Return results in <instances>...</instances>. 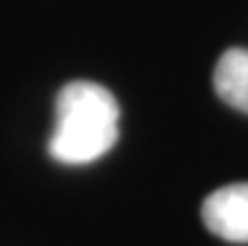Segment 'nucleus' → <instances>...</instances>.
<instances>
[{"label":"nucleus","instance_id":"nucleus-3","mask_svg":"<svg viewBox=\"0 0 248 246\" xmlns=\"http://www.w3.org/2000/svg\"><path fill=\"white\" fill-rule=\"evenodd\" d=\"M213 88L223 103L248 113V48H228L218 58Z\"/></svg>","mask_w":248,"mask_h":246},{"label":"nucleus","instance_id":"nucleus-2","mask_svg":"<svg viewBox=\"0 0 248 246\" xmlns=\"http://www.w3.org/2000/svg\"><path fill=\"white\" fill-rule=\"evenodd\" d=\"M201 219L218 239L248 244V181L216 189L203 201Z\"/></svg>","mask_w":248,"mask_h":246},{"label":"nucleus","instance_id":"nucleus-1","mask_svg":"<svg viewBox=\"0 0 248 246\" xmlns=\"http://www.w3.org/2000/svg\"><path fill=\"white\" fill-rule=\"evenodd\" d=\"M121 108L113 93L93 81H73L58 91L48 138L53 161L85 166L103 158L118 141Z\"/></svg>","mask_w":248,"mask_h":246}]
</instances>
